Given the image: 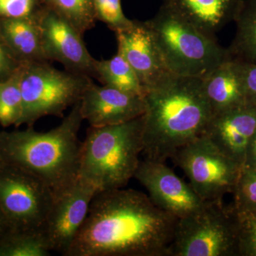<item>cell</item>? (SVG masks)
I'll return each instance as SVG.
<instances>
[{"mask_svg": "<svg viewBox=\"0 0 256 256\" xmlns=\"http://www.w3.org/2000/svg\"><path fill=\"white\" fill-rule=\"evenodd\" d=\"M176 222L142 192H98L65 256H169Z\"/></svg>", "mask_w": 256, "mask_h": 256, "instance_id": "1", "label": "cell"}, {"mask_svg": "<svg viewBox=\"0 0 256 256\" xmlns=\"http://www.w3.org/2000/svg\"><path fill=\"white\" fill-rule=\"evenodd\" d=\"M142 154L165 162L204 133L213 114L200 78L174 75L144 92Z\"/></svg>", "mask_w": 256, "mask_h": 256, "instance_id": "2", "label": "cell"}, {"mask_svg": "<svg viewBox=\"0 0 256 256\" xmlns=\"http://www.w3.org/2000/svg\"><path fill=\"white\" fill-rule=\"evenodd\" d=\"M82 120L78 101L62 124L48 132H37L32 127L0 132V160L36 176L58 198L78 180Z\"/></svg>", "mask_w": 256, "mask_h": 256, "instance_id": "3", "label": "cell"}, {"mask_svg": "<svg viewBox=\"0 0 256 256\" xmlns=\"http://www.w3.org/2000/svg\"><path fill=\"white\" fill-rule=\"evenodd\" d=\"M142 128V116L124 124L90 126L82 142L78 180L98 192L124 188L140 162Z\"/></svg>", "mask_w": 256, "mask_h": 256, "instance_id": "4", "label": "cell"}, {"mask_svg": "<svg viewBox=\"0 0 256 256\" xmlns=\"http://www.w3.org/2000/svg\"><path fill=\"white\" fill-rule=\"evenodd\" d=\"M170 72L178 76L200 78L230 58L228 48L162 4L146 21Z\"/></svg>", "mask_w": 256, "mask_h": 256, "instance_id": "5", "label": "cell"}, {"mask_svg": "<svg viewBox=\"0 0 256 256\" xmlns=\"http://www.w3.org/2000/svg\"><path fill=\"white\" fill-rule=\"evenodd\" d=\"M18 74L23 100L20 126L28 127L46 116L63 117L64 111L80 101L92 82L88 76L58 70L48 62L22 64Z\"/></svg>", "mask_w": 256, "mask_h": 256, "instance_id": "6", "label": "cell"}, {"mask_svg": "<svg viewBox=\"0 0 256 256\" xmlns=\"http://www.w3.org/2000/svg\"><path fill=\"white\" fill-rule=\"evenodd\" d=\"M236 256L238 232L232 206L206 202L201 210L178 218L169 256Z\"/></svg>", "mask_w": 256, "mask_h": 256, "instance_id": "7", "label": "cell"}, {"mask_svg": "<svg viewBox=\"0 0 256 256\" xmlns=\"http://www.w3.org/2000/svg\"><path fill=\"white\" fill-rule=\"evenodd\" d=\"M171 159L205 202H222L226 194L233 193L242 169L205 134L182 146Z\"/></svg>", "mask_w": 256, "mask_h": 256, "instance_id": "8", "label": "cell"}, {"mask_svg": "<svg viewBox=\"0 0 256 256\" xmlns=\"http://www.w3.org/2000/svg\"><path fill=\"white\" fill-rule=\"evenodd\" d=\"M54 200L41 180L0 160V210L11 229H42Z\"/></svg>", "mask_w": 256, "mask_h": 256, "instance_id": "9", "label": "cell"}, {"mask_svg": "<svg viewBox=\"0 0 256 256\" xmlns=\"http://www.w3.org/2000/svg\"><path fill=\"white\" fill-rule=\"evenodd\" d=\"M36 21L48 62L56 60L66 70L94 77L96 60L88 50L82 40L84 34L68 20L45 6Z\"/></svg>", "mask_w": 256, "mask_h": 256, "instance_id": "10", "label": "cell"}, {"mask_svg": "<svg viewBox=\"0 0 256 256\" xmlns=\"http://www.w3.org/2000/svg\"><path fill=\"white\" fill-rule=\"evenodd\" d=\"M134 178L146 188L156 206L178 220L206 204L190 183L178 178L164 162L140 160Z\"/></svg>", "mask_w": 256, "mask_h": 256, "instance_id": "11", "label": "cell"}, {"mask_svg": "<svg viewBox=\"0 0 256 256\" xmlns=\"http://www.w3.org/2000/svg\"><path fill=\"white\" fill-rule=\"evenodd\" d=\"M97 193L94 186L78 178L72 188L55 198L42 228L52 252L66 256L84 225Z\"/></svg>", "mask_w": 256, "mask_h": 256, "instance_id": "12", "label": "cell"}, {"mask_svg": "<svg viewBox=\"0 0 256 256\" xmlns=\"http://www.w3.org/2000/svg\"><path fill=\"white\" fill-rule=\"evenodd\" d=\"M114 33L118 53L136 72L144 92L174 75L166 66L146 21L132 20L128 28Z\"/></svg>", "mask_w": 256, "mask_h": 256, "instance_id": "13", "label": "cell"}, {"mask_svg": "<svg viewBox=\"0 0 256 256\" xmlns=\"http://www.w3.org/2000/svg\"><path fill=\"white\" fill-rule=\"evenodd\" d=\"M82 118L92 127L124 124L142 116L144 96L134 95L94 82L80 100Z\"/></svg>", "mask_w": 256, "mask_h": 256, "instance_id": "14", "label": "cell"}, {"mask_svg": "<svg viewBox=\"0 0 256 256\" xmlns=\"http://www.w3.org/2000/svg\"><path fill=\"white\" fill-rule=\"evenodd\" d=\"M256 134V107L246 104L212 116L203 134L242 168Z\"/></svg>", "mask_w": 256, "mask_h": 256, "instance_id": "15", "label": "cell"}, {"mask_svg": "<svg viewBox=\"0 0 256 256\" xmlns=\"http://www.w3.org/2000/svg\"><path fill=\"white\" fill-rule=\"evenodd\" d=\"M201 80L213 116L246 105L240 60L230 57L202 77Z\"/></svg>", "mask_w": 256, "mask_h": 256, "instance_id": "16", "label": "cell"}, {"mask_svg": "<svg viewBox=\"0 0 256 256\" xmlns=\"http://www.w3.org/2000/svg\"><path fill=\"white\" fill-rule=\"evenodd\" d=\"M244 0H164L163 4L207 35L216 38L228 24L235 22Z\"/></svg>", "mask_w": 256, "mask_h": 256, "instance_id": "17", "label": "cell"}, {"mask_svg": "<svg viewBox=\"0 0 256 256\" xmlns=\"http://www.w3.org/2000/svg\"><path fill=\"white\" fill-rule=\"evenodd\" d=\"M0 35L22 64L48 62L36 20L0 18Z\"/></svg>", "mask_w": 256, "mask_h": 256, "instance_id": "18", "label": "cell"}, {"mask_svg": "<svg viewBox=\"0 0 256 256\" xmlns=\"http://www.w3.org/2000/svg\"><path fill=\"white\" fill-rule=\"evenodd\" d=\"M236 32L228 50L236 60L256 64V0H244L235 22Z\"/></svg>", "mask_w": 256, "mask_h": 256, "instance_id": "19", "label": "cell"}, {"mask_svg": "<svg viewBox=\"0 0 256 256\" xmlns=\"http://www.w3.org/2000/svg\"><path fill=\"white\" fill-rule=\"evenodd\" d=\"M94 78L106 86L134 95H144V88L136 72L119 53L110 60H96Z\"/></svg>", "mask_w": 256, "mask_h": 256, "instance_id": "20", "label": "cell"}, {"mask_svg": "<svg viewBox=\"0 0 256 256\" xmlns=\"http://www.w3.org/2000/svg\"><path fill=\"white\" fill-rule=\"evenodd\" d=\"M50 252L42 229H10L0 240V256H48Z\"/></svg>", "mask_w": 256, "mask_h": 256, "instance_id": "21", "label": "cell"}, {"mask_svg": "<svg viewBox=\"0 0 256 256\" xmlns=\"http://www.w3.org/2000/svg\"><path fill=\"white\" fill-rule=\"evenodd\" d=\"M22 114V96L18 70L10 78L0 80V124L4 128L18 127Z\"/></svg>", "mask_w": 256, "mask_h": 256, "instance_id": "22", "label": "cell"}, {"mask_svg": "<svg viewBox=\"0 0 256 256\" xmlns=\"http://www.w3.org/2000/svg\"><path fill=\"white\" fill-rule=\"evenodd\" d=\"M46 6L68 20L82 34L96 24L92 0H44Z\"/></svg>", "mask_w": 256, "mask_h": 256, "instance_id": "23", "label": "cell"}, {"mask_svg": "<svg viewBox=\"0 0 256 256\" xmlns=\"http://www.w3.org/2000/svg\"><path fill=\"white\" fill-rule=\"evenodd\" d=\"M230 206L236 212L256 210V170L242 166Z\"/></svg>", "mask_w": 256, "mask_h": 256, "instance_id": "24", "label": "cell"}, {"mask_svg": "<svg viewBox=\"0 0 256 256\" xmlns=\"http://www.w3.org/2000/svg\"><path fill=\"white\" fill-rule=\"evenodd\" d=\"M234 212L238 232V256H256V210Z\"/></svg>", "mask_w": 256, "mask_h": 256, "instance_id": "25", "label": "cell"}, {"mask_svg": "<svg viewBox=\"0 0 256 256\" xmlns=\"http://www.w3.org/2000/svg\"><path fill=\"white\" fill-rule=\"evenodd\" d=\"M92 6L96 20L114 32L128 28L132 22L124 15L121 0H92Z\"/></svg>", "mask_w": 256, "mask_h": 256, "instance_id": "26", "label": "cell"}, {"mask_svg": "<svg viewBox=\"0 0 256 256\" xmlns=\"http://www.w3.org/2000/svg\"><path fill=\"white\" fill-rule=\"evenodd\" d=\"M45 6L44 0H0V18L36 20Z\"/></svg>", "mask_w": 256, "mask_h": 256, "instance_id": "27", "label": "cell"}, {"mask_svg": "<svg viewBox=\"0 0 256 256\" xmlns=\"http://www.w3.org/2000/svg\"><path fill=\"white\" fill-rule=\"evenodd\" d=\"M21 65L0 35V80L10 78Z\"/></svg>", "mask_w": 256, "mask_h": 256, "instance_id": "28", "label": "cell"}, {"mask_svg": "<svg viewBox=\"0 0 256 256\" xmlns=\"http://www.w3.org/2000/svg\"><path fill=\"white\" fill-rule=\"evenodd\" d=\"M240 63L246 104L256 107V64Z\"/></svg>", "mask_w": 256, "mask_h": 256, "instance_id": "29", "label": "cell"}, {"mask_svg": "<svg viewBox=\"0 0 256 256\" xmlns=\"http://www.w3.org/2000/svg\"><path fill=\"white\" fill-rule=\"evenodd\" d=\"M244 166L256 170V134L248 150Z\"/></svg>", "mask_w": 256, "mask_h": 256, "instance_id": "30", "label": "cell"}, {"mask_svg": "<svg viewBox=\"0 0 256 256\" xmlns=\"http://www.w3.org/2000/svg\"><path fill=\"white\" fill-rule=\"evenodd\" d=\"M11 229L9 223L0 210V240Z\"/></svg>", "mask_w": 256, "mask_h": 256, "instance_id": "31", "label": "cell"}]
</instances>
